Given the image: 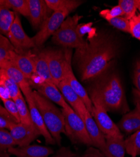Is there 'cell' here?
Instances as JSON below:
<instances>
[{
	"label": "cell",
	"mask_w": 140,
	"mask_h": 157,
	"mask_svg": "<svg viewBox=\"0 0 140 157\" xmlns=\"http://www.w3.org/2000/svg\"><path fill=\"white\" fill-rule=\"evenodd\" d=\"M118 54V46L109 34L99 33L76 49L74 62L82 81L96 78L107 71Z\"/></svg>",
	"instance_id": "1"
},
{
	"label": "cell",
	"mask_w": 140,
	"mask_h": 157,
	"mask_svg": "<svg viewBox=\"0 0 140 157\" xmlns=\"http://www.w3.org/2000/svg\"><path fill=\"white\" fill-rule=\"evenodd\" d=\"M96 78L89 88L90 98L98 100L107 112L128 113L129 106L119 77L111 73L104 74Z\"/></svg>",
	"instance_id": "2"
},
{
	"label": "cell",
	"mask_w": 140,
	"mask_h": 157,
	"mask_svg": "<svg viewBox=\"0 0 140 157\" xmlns=\"http://www.w3.org/2000/svg\"><path fill=\"white\" fill-rule=\"evenodd\" d=\"M32 95L49 132L54 138L56 143L60 145L61 135H66L65 118L62 110L36 90L32 91Z\"/></svg>",
	"instance_id": "3"
},
{
	"label": "cell",
	"mask_w": 140,
	"mask_h": 157,
	"mask_svg": "<svg viewBox=\"0 0 140 157\" xmlns=\"http://www.w3.org/2000/svg\"><path fill=\"white\" fill-rule=\"evenodd\" d=\"M82 17L77 14L73 17H68L52 36L53 42L66 48L78 49L83 47L86 41L80 38L76 31Z\"/></svg>",
	"instance_id": "4"
},
{
	"label": "cell",
	"mask_w": 140,
	"mask_h": 157,
	"mask_svg": "<svg viewBox=\"0 0 140 157\" xmlns=\"http://www.w3.org/2000/svg\"><path fill=\"white\" fill-rule=\"evenodd\" d=\"M61 110L65 118L66 135L73 143L83 144L88 147L92 146V141L82 117L69 104Z\"/></svg>",
	"instance_id": "5"
},
{
	"label": "cell",
	"mask_w": 140,
	"mask_h": 157,
	"mask_svg": "<svg viewBox=\"0 0 140 157\" xmlns=\"http://www.w3.org/2000/svg\"><path fill=\"white\" fill-rule=\"evenodd\" d=\"M42 51L46 56L50 74L57 86L64 80L67 65L71 62V49L47 48Z\"/></svg>",
	"instance_id": "6"
},
{
	"label": "cell",
	"mask_w": 140,
	"mask_h": 157,
	"mask_svg": "<svg viewBox=\"0 0 140 157\" xmlns=\"http://www.w3.org/2000/svg\"><path fill=\"white\" fill-rule=\"evenodd\" d=\"M69 14L59 11H54L52 15L46 19L42 24L39 31L33 37L35 48L41 47L47 39L53 36L59 29L62 22L68 17Z\"/></svg>",
	"instance_id": "7"
},
{
	"label": "cell",
	"mask_w": 140,
	"mask_h": 157,
	"mask_svg": "<svg viewBox=\"0 0 140 157\" xmlns=\"http://www.w3.org/2000/svg\"><path fill=\"white\" fill-rule=\"evenodd\" d=\"M6 37L17 52H25L32 48H35L32 38L24 31L21 20L17 13Z\"/></svg>",
	"instance_id": "8"
},
{
	"label": "cell",
	"mask_w": 140,
	"mask_h": 157,
	"mask_svg": "<svg viewBox=\"0 0 140 157\" xmlns=\"http://www.w3.org/2000/svg\"><path fill=\"white\" fill-rule=\"evenodd\" d=\"M93 104L92 116L97 126L104 135L120 136L122 133L117 124L114 123L108 115L107 110L98 100L91 99Z\"/></svg>",
	"instance_id": "9"
},
{
	"label": "cell",
	"mask_w": 140,
	"mask_h": 157,
	"mask_svg": "<svg viewBox=\"0 0 140 157\" xmlns=\"http://www.w3.org/2000/svg\"><path fill=\"white\" fill-rule=\"evenodd\" d=\"M9 132L15 143V145L19 147L30 145L34 140L41 136L38 131L33 125H27L22 123H17L13 125Z\"/></svg>",
	"instance_id": "10"
},
{
	"label": "cell",
	"mask_w": 140,
	"mask_h": 157,
	"mask_svg": "<svg viewBox=\"0 0 140 157\" xmlns=\"http://www.w3.org/2000/svg\"><path fill=\"white\" fill-rule=\"evenodd\" d=\"M32 91L29 94L25 95V99H26L29 108L32 123L34 127L39 131L41 136H42L44 137L45 141L47 144L54 145V144H56V142L51 135L49 132L42 117L35 103L32 95Z\"/></svg>",
	"instance_id": "11"
},
{
	"label": "cell",
	"mask_w": 140,
	"mask_h": 157,
	"mask_svg": "<svg viewBox=\"0 0 140 157\" xmlns=\"http://www.w3.org/2000/svg\"><path fill=\"white\" fill-rule=\"evenodd\" d=\"M79 116L83 119L85 123L88 134L92 141V145L98 149L104 155L106 153L105 135L101 132L94 117L88 110L85 111Z\"/></svg>",
	"instance_id": "12"
},
{
	"label": "cell",
	"mask_w": 140,
	"mask_h": 157,
	"mask_svg": "<svg viewBox=\"0 0 140 157\" xmlns=\"http://www.w3.org/2000/svg\"><path fill=\"white\" fill-rule=\"evenodd\" d=\"M29 21L35 29H41L42 24L50 15V10L45 0H28Z\"/></svg>",
	"instance_id": "13"
},
{
	"label": "cell",
	"mask_w": 140,
	"mask_h": 157,
	"mask_svg": "<svg viewBox=\"0 0 140 157\" xmlns=\"http://www.w3.org/2000/svg\"><path fill=\"white\" fill-rule=\"evenodd\" d=\"M64 81L70 85L75 93L78 95L79 98L84 103L88 111L92 115L93 109L92 102L85 87L75 77L72 69L71 62H70L67 65Z\"/></svg>",
	"instance_id": "14"
},
{
	"label": "cell",
	"mask_w": 140,
	"mask_h": 157,
	"mask_svg": "<svg viewBox=\"0 0 140 157\" xmlns=\"http://www.w3.org/2000/svg\"><path fill=\"white\" fill-rule=\"evenodd\" d=\"M33 54L30 52H17L15 50L10 54L9 61L19 69L29 81L34 74Z\"/></svg>",
	"instance_id": "15"
},
{
	"label": "cell",
	"mask_w": 140,
	"mask_h": 157,
	"mask_svg": "<svg viewBox=\"0 0 140 157\" xmlns=\"http://www.w3.org/2000/svg\"><path fill=\"white\" fill-rule=\"evenodd\" d=\"M0 69L18 85L24 96L32 92V89L30 86L29 80L23 73L9 60L5 62L0 65Z\"/></svg>",
	"instance_id": "16"
},
{
	"label": "cell",
	"mask_w": 140,
	"mask_h": 157,
	"mask_svg": "<svg viewBox=\"0 0 140 157\" xmlns=\"http://www.w3.org/2000/svg\"><path fill=\"white\" fill-rule=\"evenodd\" d=\"M7 151L17 157H49L54 153L51 148L37 145H29L22 147H13Z\"/></svg>",
	"instance_id": "17"
},
{
	"label": "cell",
	"mask_w": 140,
	"mask_h": 157,
	"mask_svg": "<svg viewBox=\"0 0 140 157\" xmlns=\"http://www.w3.org/2000/svg\"><path fill=\"white\" fill-rule=\"evenodd\" d=\"M121 132L134 133L140 129V104L136 102L133 110L126 113L117 124Z\"/></svg>",
	"instance_id": "18"
},
{
	"label": "cell",
	"mask_w": 140,
	"mask_h": 157,
	"mask_svg": "<svg viewBox=\"0 0 140 157\" xmlns=\"http://www.w3.org/2000/svg\"><path fill=\"white\" fill-rule=\"evenodd\" d=\"M34 88L35 89V90L42 96L53 103L58 104L62 108H64L68 104L63 98L57 86L53 82H44Z\"/></svg>",
	"instance_id": "19"
},
{
	"label": "cell",
	"mask_w": 140,
	"mask_h": 157,
	"mask_svg": "<svg viewBox=\"0 0 140 157\" xmlns=\"http://www.w3.org/2000/svg\"><path fill=\"white\" fill-rule=\"evenodd\" d=\"M57 87L66 102L78 115L82 114L87 110L83 101L65 81L63 80L60 82L57 85Z\"/></svg>",
	"instance_id": "20"
},
{
	"label": "cell",
	"mask_w": 140,
	"mask_h": 157,
	"mask_svg": "<svg viewBox=\"0 0 140 157\" xmlns=\"http://www.w3.org/2000/svg\"><path fill=\"white\" fill-rule=\"evenodd\" d=\"M105 157H124L126 153L125 141L123 135H105Z\"/></svg>",
	"instance_id": "21"
},
{
	"label": "cell",
	"mask_w": 140,
	"mask_h": 157,
	"mask_svg": "<svg viewBox=\"0 0 140 157\" xmlns=\"http://www.w3.org/2000/svg\"><path fill=\"white\" fill-rule=\"evenodd\" d=\"M32 59L34 64V74L39 77L45 82L55 84L44 52L41 51L39 54H33Z\"/></svg>",
	"instance_id": "22"
},
{
	"label": "cell",
	"mask_w": 140,
	"mask_h": 157,
	"mask_svg": "<svg viewBox=\"0 0 140 157\" xmlns=\"http://www.w3.org/2000/svg\"><path fill=\"white\" fill-rule=\"evenodd\" d=\"M45 2L50 10L68 14L75 10L83 2L79 0H45Z\"/></svg>",
	"instance_id": "23"
},
{
	"label": "cell",
	"mask_w": 140,
	"mask_h": 157,
	"mask_svg": "<svg viewBox=\"0 0 140 157\" xmlns=\"http://www.w3.org/2000/svg\"><path fill=\"white\" fill-rule=\"evenodd\" d=\"M0 5L18 15L20 14L27 18L29 17L28 0H0Z\"/></svg>",
	"instance_id": "24"
},
{
	"label": "cell",
	"mask_w": 140,
	"mask_h": 157,
	"mask_svg": "<svg viewBox=\"0 0 140 157\" xmlns=\"http://www.w3.org/2000/svg\"><path fill=\"white\" fill-rule=\"evenodd\" d=\"M15 17L14 11L0 5V34L7 36Z\"/></svg>",
	"instance_id": "25"
},
{
	"label": "cell",
	"mask_w": 140,
	"mask_h": 157,
	"mask_svg": "<svg viewBox=\"0 0 140 157\" xmlns=\"http://www.w3.org/2000/svg\"><path fill=\"white\" fill-rule=\"evenodd\" d=\"M126 152L131 157L140 155V129L124 140Z\"/></svg>",
	"instance_id": "26"
},
{
	"label": "cell",
	"mask_w": 140,
	"mask_h": 157,
	"mask_svg": "<svg viewBox=\"0 0 140 157\" xmlns=\"http://www.w3.org/2000/svg\"><path fill=\"white\" fill-rule=\"evenodd\" d=\"M14 101L18 108L20 123L27 125H33L31 121L28 104L27 101L24 99L23 94L17 98Z\"/></svg>",
	"instance_id": "27"
},
{
	"label": "cell",
	"mask_w": 140,
	"mask_h": 157,
	"mask_svg": "<svg viewBox=\"0 0 140 157\" xmlns=\"http://www.w3.org/2000/svg\"><path fill=\"white\" fill-rule=\"evenodd\" d=\"M139 2L140 0H119L118 5L124 13V17L131 20L136 14Z\"/></svg>",
	"instance_id": "28"
},
{
	"label": "cell",
	"mask_w": 140,
	"mask_h": 157,
	"mask_svg": "<svg viewBox=\"0 0 140 157\" xmlns=\"http://www.w3.org/2000/svg\"><path fill=\"white\" fill-rule=\"evenodd\" d=\"M14 50L15 48L8 38L0 34V65L9 60L10 54Z\"/></svg>",
	"instance_id": "29"
},
{
	"label": "cell",
	"mask_w": 140,
	"mask_h": 157,
	"mask_svg": "<svg viewBox=\"0 0 140 157\" xmlns=\"http://www.w3.org/2000/svg\"><path fill=\"white\" fill-rule=\"evenodd\" d=\"M0 79H2L6 86L12 99L14 100L18 96L22 95V92L18 85L1 69H0Z\"/></svg>",
	"instance_id": "30"
},
{
	"label": "cell",
	"mask_w": 140,
	"mask_h": 157,
	"mask_svg": "<svg viewBox=\"0 0 140 157\" xmlns=\"http://www.w3.org/2000/svg\"><path fill=\"white\" fill-rule=\"evenodd\" d=\"M18 123L15 117H13L5 108L0 104V128L10 129V128Z\"/></svg>",
	"instance_id": "31"
},
{
	"label": "cell",
	"mask_w": 140,
	"mask_h": 157,
	"mask_svg": "<svg viewBox=\"0 0 140 157\" xmlns=\"http://www.w3.org/2000/svg\"><path fill=\"white\" fill-rule=\"evenodd\" d=\"M76 31L78 36L82 38H83L85 35H88V39H90L97 34L96 28L93 27L92 22L78 24L76 28Z\"/></svg>",
	"instance_id": "32"
},
{
	"label": "cell",
	"mask_w": 140,
	"mask_h": 157,
	"mask_svg": "<svg viewBox=\"0 0 140 157\" xmlns=\"http://www.w3.org/2000/svg\"><path fill=\"white\" fill-rule=\"evenodd\" d=\"M15 146V143L9 131L0 128V150H8V148Z\"/></svg>",
	"instance_id": "33"
},
{
	"label": "cell",
	"mask_w": 140,
	"mask_h": 157,
	"mask_svg": "<svg viewBox=\"0 0 140 157\" xmlns=\"http://www.w3.org/2000/svg\"><path fill=\"white\" fill-rule=\"evenodd\" d=\"M107 21L114 28H116L124 32L130 33V20L126 19L125 17H116V18L110 19Z\"/></svg>",
	"instance_id": "34"
},
{
	"label": "cell",
	"mask_w": 140,
	"mask_h": 157,
	"mask_svg": "<svg viewBox=\"0 0 140 157\" xmlns=\"http://www.w3.org/2000/svg\"><path fill=\"white\" fill-rule=\"evenodd\" d=\"M99 15L107 21L119 17H124V13L121 8L118 5L111 9H106L100 11Z\"/></svg>",
	"instance_id": "35"
},
{
	"label": "cell",
	"mask_w": 140,
	"mask_h": 157,
	"mask_svg": "<svg viewBox=\"0 0 140 157\" xmlns=\"http://www.w3.org/2000/svg\"><path fill=\"white\" fill-rule=\"evenodd\" d=\"M130 33L140 41V13L136 14L130 20Z\"/></svg>",
	"instance_id": "36"
},
{
	"label": "cell",
	"mask_w": 140,
	"mask_h": 157,
	"mask_svg": "<svg viewBox=\"0 0 140 157\" xmlns=\"http://www.w3.org/2000/svg\"><path fill=\"white\" fill-rule=\"evenodd\" d=\"M3 102V105L5 108L7 110V111L16 119V120L20 123V116L18 114V110L17 104L15 101L12 99H8L6 101H2Z\"/></svg>",
	"instance_id": "37"
},
{
	"label": "cell",
	"mask_w": 140,
	"mask_h": 157,
	"mask_svg": "<svg viewBox=\"0 0 140 157\" xmlns=\"http://www.w3.org/2000/svg\"><path fill=\"white\" fill-rule=\"evenodd\" d=\"M133 83L135 86V89L140 93V59H139L136 63L134 69Z\"/></svg>",
	"instance_id": "38"
},
{
	"label": "cell",
	"mask_w": 140,
	"mask_h": 157,
	"mask_svg": "<svg viewBox=\"0 0 140 157\" xmlns=\"http://www.w3.org/2000/svg\"><path fill=\"white\" fill-rule=\"evenodd\" d=\"M79 157H105L100 151L92 147H89L85 153Z\"/></svg>",
	"instance_id": "39"
},
{
	"label": "cell",
	"mask_w": 140,
	"mask_h": 157,
	"mask_svg": "<svg viewBox=\"0 0 140 157\" xmlns=\"http://www.w3.org/2000/svg\"><path fill=\"white\" fill-rule=\"evenodd\" d=\"M10 99L11 98L6 86L2 79H0V99L3 101Z\"/></svg>",
	"instance_id": "40"
},
{
	"label": "cell",
	"mask_w": 140,
	"mask_h": 157,
	"mask_svg": "<svg viewBox=\"0 0 140 157\" xmlns=\"http://www.w3.org/2000/svg\"><path fill=\"white\" fill-rule=\"evenodd\" d=\"M54 157H79L76 153L72 152L69 148L62 147L55 155Z\"/></svg>",
	"instance_id": "41"
},
{
	"label": "cell",
	"mask_w": 140,
	"mask_h": 157,
	"mask_svg": "<svg viewBox=\"0 0 140 157\" xmlns=\"http://www.w3.org/2000/svg\"><path fill=\"white\" fill-rule=\"evenodd\" d=\"M133 95H134V98L135 99L136 102H138L140 104V93H138L135 89L133 90Z\"/></svg>",
	"instance_id": "42"
},
{
	"label": "cell",
	"mask_w": 140,
	"mask_h": 157,
	"mask_svg": "<svg viewBox=\"0 0 140 157\" xmlns=\"http://www.w3.org/2000/svg\"><path fill=\"white\" fill-rule=\"evenodd\" d=\"M138 10L139 11V12H140V2H139V6H138Z\"/></svg>",
	"instance_id": "43"
}]
</instances>
